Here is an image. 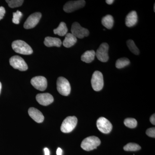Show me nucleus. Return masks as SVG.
Returning a JSON list of instances; mask_svg holds the SVG:
<instances>
[{
    "mask_svg": "<svg viewBox=\"0 0 155 155\" xmlns=\"http://www.w3.org/2000/svg\"><path fill=\"white\" fill-rule=\"evenodd\" d=\"M12 47L14 51L18 54L30 55L33 53V50L30 46L23 41H15L12 43Z\"/></svg>",
    "mask_w": 155,
    "mask_h": 155,
    "instance_id": "1",
    "label": "nucleus"
},
{
    "mask_svg": "<svg viewBox=\"0 0 155 155\" xmlns=\"http://www.w3.org/2000/svg\"><path fill=\"white\" fill-rule=\"evenodd\" d=\"M101 140L97 137L90 136L83 140L81 147L84 150L87 151L97 149V147L101 144Z\"/></svg>",
    "mask_w": 155,
    "mask_h": 155,
    "instance_id": "2",
    "label": "nucleus"
},
{
    "mask_svg": "<svg viewBox=\"0 0 155 155\" xmlns=\"http://www.w3.org/2000/svg\"><path fill=\"white\" fill-rule=\"evenodd\" d=\"M57 90L60 94L67 96L70 94L71 86L67 79L63 77L58 78L57 82Z\"/></svg>",
    "mask_w": 155,
    "mask_h": 155,
    "instance_id": "3",
    "label": "nucleus"
},
{
    "mask_svg": "<svg viewBox=\"0 0 155 155\" xmlns=\"http://www.w3.org/2000/svg\"><path fill=\"white\" fill-rule=\"evenodd\" d=\"M78 119L75 116H68L62 122L61 127L62 132L69 133L74 130L77 125Z\"/></svg>",
    "mask_w": 155,
    "mask_h": 155,
    "instance_id": "4",
    "label": "nucleus"
},
{
    "mask_svg": "<svg viewBox=\"0 0 155 155\" xmlns=\"http://www.w3.org/2000/svg\"><path fill=\"white\" fill-rule=\"evenodd\" d=\"M91 83L92 88L95 91L101 90L104 85L102 73L98 71H95L92 76Z\"/></svg>",
    "mask_w": 155,
    "mask_h": 155,
    "instance_id": "5",
    "label": "nucleus"
},
{
    "mask_svg": "<svg viewBox=\"0 0 155 155\" xmlns=\"http://www.w3.org/2000/svg\"><path fill=\"white\" fill-rule=\"evenodd\" d=\"M9 62L11 66L14 69H18L19 71H25L28 69L25 61L19 56H13L10 58Z\"/></svg>",
    "mask_w": 155,
    "mask_h": 155,
    "instance_id": "6",
    "label": "nucleus"
},
{
    "mask_svg": "<svg viewBox=\"0 0 155 155\" xmlns=\"http://www.w3.org/2000/svg\"><path fill=\"white\" fill-rule=\"evenodd\" d=\"M71 31V33L76 38H83L85 37L88 36L89 35L88 29L81 27L77 22H74L72 24Z\"/></svg>",
    "mask_w": 155,
    "mask_h": 155,
    "instance_id": "7",
    "label": "nucleus"
},
{
    "mask_svg": "<svg viewBox=\"0 0 155 155\" xmlns=\"http://www.w3.org/2000/svg\"><path fill=\"white\" fill-rule=\"evenodd\" d=\"M85 5L84 0L69 1L65 4L64 6V10L67 13H72L73 11L83 8Z\"/></svg>",
    "mask_w": 155,
    "mask_h": 155,
    "instance_id": "8",
    "label": "nucleus"
},
{
    "mask_svg": "<svg viewBox=\"0 0 155 155\" xmlns=\"http://www.w3.org/2000/svg\"><path fill=\"white\" fill-rule=\"evenodd\" d=\"M97 126L98 130L104 134H108L111 132L113 125L108 119L104 117H100L97 120Z\"/></svg>",
    "mask_w": 155,
    "mask_h": 155,
    "instance_id": "9",
    "label": "nucleus"
},
{
    "mask_svg": "<svg viewBox=\"0 0 155 155\" xmlns=\"http://www.w3.org/2000/svg\"><path fill=\"white\" fill-rule=\"evenodd\" d=\"M109 48V45L107 43H103L101 45L95 53V56L99 61L102 62H106L108 61Z\"/></svg>",
    "mask_w": 155,
    "mask_h": 155,
    "instance_id": "10",
    "label": "nucleus"
},
{
    "mask_svg": "<svg viewBox=\"0 0 155 155\" xmlns=\"http://www.w3.org/2000/svg\"><path fill=\"white\" fill-rule=\"evenodd\" d=\"M41 17V13L39 12L31 14L24 23V28L27 29L34 28L38 24Z\"/></svg>",
    "mask_w": 155,
    "mask_h": 155,
    "instance_id": "11",
    "label": "nucleus"
},
{
    "mask_svg": "<svg viewBox=\"0 0 155 155\" xmlns=\"http://www.w3.org/2000/svg\"><path fill=\"white\" fill-rule=\"evenodd\" d=\"M31 83L35 88L41 91H44L47 87V80L44 76H38L33 78L31 80Z\"/></svg>",
    "mask_w": 155,
    "mask_h": 155,
    "instance_id": "12",
    "label": "nucleus"
},
{
    "mask_svg": "<svg viewBox=\"0 0 155 155\" xmlns=\"http://www.w3.org/2000/svg\"><path fill=\"white\" fill-rule=\"evenodd\" d=\"M36 99L38 102L40 104L45 106L51 104L54 101L52 95L47 93L38 94L36 95Z\"/></svg>",
    "mask_w": 155,
    "mask_h": 155,
    "instance_id": "13",
    "label": "nucleus"
},
{
    "mask_svg": "<svg viewBox=\"0 0 155 155\" xmlns=\"http://www.w3.org/2000/svg\"><path fill=\"white\" fill-rule=\"evenodd\" d=\"M28 114L29 116L37 123H41L44 120V116L38 109L31 107L28 109Z\"/></svg>",
    "mask_w": 155,
    "mask_h": 155,
    "instance_id": "14",
    "label": "nucleus"
},
{
    "mask_svg": "<svg viewBox=\"0 0 155 155\" xmlns=\"http://www.w3.org/2000/svg\"><path fill=\"white\" fill-rule=\"evenodd\" d=\"M137 22V15L135 11L130 12L125 18V25L128 27H132Z\"/></svg>",
    "mask_w": 155,
    "mask_h": 155,
    "instance_id": "15",
    "label": "nucleus"
},
{
    "mask_svg": "<svg viewBox=\"0 0 155 155\" xmlns=\"http://www.w3.org/2000/svg\"><path fill=\"white\" fill-rule=\"evenodd\" d=\"M44 44L46 46L48 47L54 46L60 47L62 45V41L60 39L57 38L47 37L45 38Z\"/></svg>",
    "mask_w": 155,
    "mask_h": 155,
    "instance_id": "16",
    "label": "nucleus"
},
{
    "mask_svg": "<svg viewBox=\"0 0 155 155\" xmlns=\"http://www.w3.org/2000/svg\"><path fill=\"white\" fill-rule=\"evenodd\" d=\"M77 38L71 33H67L65 36V39L63 41V44L65 47L69 48L76 43Z\"/></svg>",
    "mask_w": 155,
    "mask_h": 155,
    "instance_id": "17",
    "label": "nucleus"
},
{
    "mask_svg": "<svg viewBox=\"0 0 155 155\" xmlns=\"http://www.w3.org/2000/svg\"><path fill=\"white\" fill-rule=\"evenodd\" d=\"M95 52L94 50L87 51L81 56V60L86 63H90L94 60Z\"/></svg>",
    "mask_w": 155,
    "mask_h": 155,
    "instance_id": "18",
    "label": "nucleus"
},
{
    "mask_svg": "<svg viewBox=\"0 0 155 155\" xmlns=\"http://www.w3.org/2000/svg\"><path fill=\"white\" fill-rule=\"evenodd\" d=\"M67 31L68 28L66 23L64 22H61L58 28L54 30V34L58 35L60 36H65L67 35Z\"/></svg>",
    "mask_w": 155,
    "mask_h": 155,
    "instance_id": "19",
    "label": "nucleus"
},
{
    "mask_svg": "<svg viewBox=\"0 0 155 155\" xmlns=\"http://www.w3.org/2000/svg\"><path fill=\"white\" fill-rule=\"evenodd\" d=\"M101 22L102 24L106 28L111 29L114 25V18L110 15H106L102 19Z\"/></svg>",
    "mask_w": 155,
    "mask_h": 155,
    "instance_id": "20",
    "label": "nucleus"
},
{
    "mask_svg": "<svg viewBox=\"0 0 155 155\" xmlns=\"http://www.w3.org/2000/svg\"><path fill=\"white\" fill-rule=\"evenodd\" d=\"M130 64V61L127 58H121L116 61V67L118 69H122Z\"/></svg>",
    "mask_w": 155,
    "mask_h": 155,
    "instance_id": "21",
    "label": "nucleus"
},
{
    "mask_svg": "<svg viewBox=\"0 0 155 155\" xmlns=\"http://www.w3.org/2000/svg\"><path fill=\"white\" fill-rule=\"evenodd\" d=\"M123 149L127 151H136L140 150L141 147L137 143H130L125 146Z\"/></svg>",
    "mask_w": 155,
    "mask_h": 155,
    "instance_id": "22",
    "label": "nucleus"
},
{
    "mask_svg": "<svg viewBox=\"0 0 155 155\" xmlns=\"http://www.w3.org/2000/svg\"><path fill=\"white\" fill-rule=\"evenodd\" d=\"M127 45L128 48L130 50L131 52L133 53L135 55H138L139 54V50L138 48L136 46L134 41L132 40H128L127 41Z\"/></svg>",
    "mask_w": 155,
    "mask_h": 155,
    "instance_id": "23",
    "label": "nucleus"
},
{
    "mask_svg": "<svg viewBox=\"0 0 155 155\" xmlns=\"http://www.w3.org/2000/svg\"><path fill=\"white\" fill-rule=\"evenodd\" d=\"M9 7L11 8H17L22 5L24 1L23 0H6Z\"/></svg>",
    "mask_w": 155,
    "mask_h": 155,
    "instance_id": "24",
    "label": "nucleus"
},
{
    "mask_svg": "<svg viewBox=\"0 0 155 155\" xmlns=\"http://www.w3.org/2000/svg\"><path fill=\"white\" fill-rule=\"evenodd\" d=\"M124 124L126 127L133 128L137 125V121L134 118H127L124 121Z\"/></svg>",
    "mask_w": 155,
    "mask_h": 155,
    "instance_id": "25",
    "label": "nucleus"
},
{
    "mask_svg": "<svg viewBox=\"0 0 155 155\" xmlns=\"http://www.w3.org/2000/svg\"><path fill=\"white\" fill-rule=\"evenodd\" d=\"M22 13L19 11L13 13V18L12 19L13 23L15 24H19L20 18L22 17Z\"/></svg>",
    "mask_w": 155,
    "mask_h": 155,
    "instance_id": "26",
    "label": "nucleus"
},
{
    "mask_svg": "<svg viewBox=\"0 0 155 155\" xmlns=\"http://www.w3.org/2000/svg\"><path fill=\"white\" fill-rule=\"evenodd\" d=\"M146 134L150 137H155V127H151V128H148L147 130Z\"/></svg>",
    "mask_w": 155,
    "mask_h": 155,
    "instance_id": "27",
    "label": "nucleus"
},
{
    "mask_svg": "<svg viewBox=\"0 0 155 155\" xmlns=\"http://www.w3.org/2000/svg\"><path fill=\"white\" fill-rule=\"evenodd\" d=\"M5 10L3 7H0V20L3 19L5 14Z\"/></svg>",
    "mask_w": 155,
    "mask_h": 155,
    "instance_id": "28",
    "label": "nucleus"
},
{
    "mask_svg": "<svg viewBox=\"0 0 155 155\" xmlns=\"http://www.w3.org/2000/svg\"><path fill=\"white\" fill-rule=\"evenodd\" d=\"M150 121L151 123L153 124V125H155V114H153L152 116H151L150 118Z\"/></svg>",
    "mask_w": 155,
    "mask_h": 155,
    "instance_id": "29",
    "label": "nucleus"
},
{
    "mask_svg": "<svg viewBox=\"0 0 155 155\" xmlns=\"http://www.w3.org/2000/svg\"><path fill=\"white\" fill-rule=\"evenodd\" d=\"M57 155H62V150L61 148H58L57 150Z\"/></svg>",
    "mask_w": 155,
    "mask_h": 155,
    "instance_id": "30",
    "label": "nucleus"
},
{
    "mask_svg": "<svg viewBox=\"0 0 155 155\" xmlns=\"http://www.w3.org/2000/svg\"><path fill=\"white\" fill-rule=\"evenodd\" d=\"M45 155H50L49 150L47 148H45L44 149Z\"/></svg>",
    "mask_w": 155,
    "mask_h": 155,
    "instance_id": "31",
    "label": "nucleus"
},
{
    "mask_svg": "<svg viewBox=\"0 0 155 155\" xmlns=\"http://www.w3.org/2000/svg\"><path fill=\"white\" fill-rule=\"evenodd\" d=\"M114 2V0H107V1H106V3L108 5H112Z\"/></svg>",
    "mask_w": 155,
    "mask_h": 155,
    "instance_id": "32",
    "label": "nucleus"
},
{
    "mask_svg": "<svg viewBox=\"0 0 155 155\" xmlns=\"http://www.w3.org/2000/svg\"><path fill=\"white\" fill-rule=\"evenodd\" d=\"M2 83L0 82V94H1V90H2Z\"/></svg>",
    "mask_w": 155,
    "mask_h": 155,
    "instance_id": "33",
    "label": "nucleus"
},
{
    "mask_svg": "<svg viewBox=\"0 0 155 155\" xmlns=\"http://www.w3.org/2000/svg\"><path fill=\"white\" fill-rule=\"evenodd\" d=\"M155 5L154 4V12L155 11Z\"/></svg>",
    "mask_w": 155,
    "mask_h": 155,
    "instance_id": "34",
    "label": "nucleus"
}]
</instances>
